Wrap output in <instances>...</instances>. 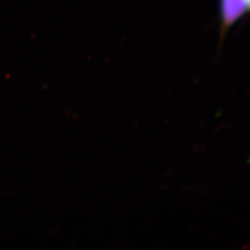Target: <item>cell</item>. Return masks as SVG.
Returning <instances> with one entry per match:
<instances>
[{
	"label": "cell",
	"mask_w": 250,
	"mask_h": 250,
	"mask_svg": "<svg viewBox=\"0 0 250 250\" xmlns=\"http://www.w3.org/2000/svg\"><path fill=\"white\" fill-rule=\"evenodd\" d=\"M250 7V0H221L224 25H231L240 18Z\"/></svg>",
	"instance_id": "6da1fadb"
},
{
	"label": "cell",
	"mask_w": 250,
	"mask_h": 250,
	"mask_svg": "<svg viewBox=\"0 0 250 250\" xmlns=\"http://www.w3.org/2000/svg\"></svg>",
	"instance_id": "7a4b0ae2"
}]
</instances>
